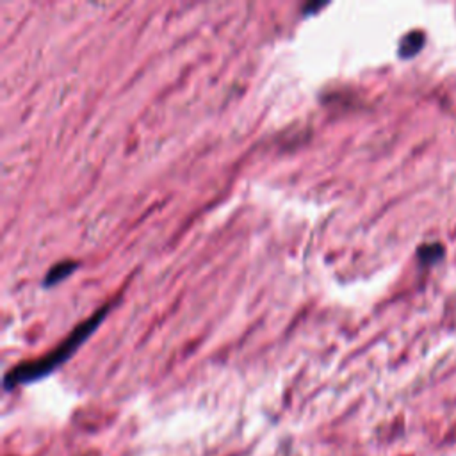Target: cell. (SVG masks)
Returning a JSON list of instances; mask_svg holds the SVG:
<instances>
[{
  "label": "cell",
  "mask_w": 456,
  "mask_h": 456,
  "mask_svg": "<svg viewBox=\"0 0 456 456\" xmlns=\"http://www.w3.org/2000/svg\"><path fill=\"white\" fill-rule=\"evenodd\" d=\"M109 308L111 303H107V305H104L102 308H98L91 317L82 321L79 326H75L73 332H71L65 341L59 342V346L54 347L52 351H49V353L41 356V358L29 360V362H23V364L11 369L4 378L5 391H11V389H14V387L18 385H23V383L38 382L41 378L49 376V374L52 373V371H56L59 365L65 364L66 360L70 358L75 351L79 350L80 344L86 342V339L98 328V325H100L102 321L106 319Z\"/></svg>",
  "instance_id": "1"
},
{
  "label": "cell",
  "mask_w": 456,
  "mask_h": 456,
  "mask_svg": "<svg viewBox=\"0 0 456 456\" xmlns=\"http://www.w3.org/2000/svg\"><path fill=\"white\" fill-rule=\"evenodd\" d=\"M77 268H79V262H77V260H70V259L61 260V262L50 268V271L47 273V277H45L43 285L45 287H52V285L59 284V282H62L65 278L70 277L71 273H73Z\"/></svg>",
  "instance_id": "2"
},
{
  "label": "cell",
  "mask_w": 456,
  "mask_h": 456,
  "mask_svg": "<svg viewBox=\"0 0 456 456\" xmlns=\"http://www.w3.org/2000/svg\"><path fill=\"white\" fill-rule=\"evenodd\" d=\"M426 34L422 31H412L404 36L401 43H399V56L403 59H410V57L415 56L419 50L424 47Z\"/></svg>",
  "instance_id": "3"
},
{
  "label": "cell",
  "mask_w": 456,
  "mask_h": 456,
  "mask_svg": "<svg viewBox=\"0 0 456 456\" xmlns=\"http://www.w3.org/2000/svg\"><path fill=\"white\" fill-rule=\"evenodd\" d=\"M444 255H446V248L440 242H428V244H422L417 250V257L424 266H433V264L440 262L444 259Z\"/></svg>",
  "instance_id": "4"
}]
</instances>
